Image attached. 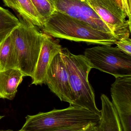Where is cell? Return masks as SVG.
I'll return each mask as SVG.
<instances>
[{"instance_id":"7","label":"cell","mask_w":131,"mask_h":131,"mask_svg":"<svg viewBox=\"0 0 131 131\" xmlns=\"http://www.w3.org/2000/svg\"><path fill=\"white\" fill-rule=\"evenodd\" d=\"M98 16L107 25L117 40L130 37L131 22L126 20V14L120 8L105 0H87Z\"/></svg>"},{"instance_id":"21","label":"cell","mask_w":131,"mask_h":131,"mask_svg":"<svg viewBox=\"0 0 131 131\" xmlns=\"http://www.w3.org/2000/svg\"><path fill=\"white\" fill-rule=\"evenodd\" d=\"M105 1L108 2H109L110 4H111L112 5H114L115 7L120 8L119 7V6H118L117 3V2H116V1H115V0H105Z\"/></svg>"},{"instance_id":"25","label":"cell","mask_w":131,"mask_h":131,"mask_svg":"<svg viewBox=\"0 0 131 131\" xmlns=\"http://www.w3.org/2000/svg\"><path fill=\"white\" fill-rule=\"evenodd\" d=\"M0 97H1V96H0Z\"/></svg>"},{"instance_id":"5","label":"cell","mask_w":131,"mask_h":131,"mask_svg":"<svg viewBox=\"0 0 131 131\" xmlns=\"http://www.w3.org/2000/svg\"><path fill=\"white\" fill-rule=\"evenodd\" d=\"M93 68L118 77L131 75V56L117 47L101 45L85 49L84 54Z\"/></svg>"},{"instance_id":"9","label":"cell","mask_w":131,"mask_h":131,"mask_svg":"<svg viewBox=\"0 0 131 131\" xmlns=\"http://www.w3.org/2000/svg\"><path fill=\"white\" fill-rule=\"evenodd\" d=\"M45 84L61 101L68 102L72 106L73 93L61 53L57 54L54 57L49 66L47 71Z\"/></svg>"},{"instance_id":"16","label":"cell","mask_w":131,"mask_h":131,"mask_svg":"<svg viewBox=\"0 0 131 131\" xmlns=\"http://www.w3.org/2000/svg\"><path fill=\"white\" fill-rule=\"evenodd\" d=\"M44 21L55 11L54 7L50 0H31Z\"/></svg>"},{"instance_id":"24","label":"cell","mask_w":131,"mask_h":131,"mask_svg":"<svg viewBox=\"0 0 131 131\" xmlns=\"http://www.w3.org/2000/svg\"><path fill=\"white\" fill-rule=\"evenodd\" d=\"M3 117V116H1V115H0V120H1V118H2Z\"/></svg>"},{"instance_id":"19","label":"cell","mask_w":131,"mask_h":131,"mask_svg":"<svg viewBox=\"0 0 131 131\" xmlns=\"http://www.w3.org/2000/svg\"><path fill=\"white\" fill-rule=\"evenodd\" d=\"M85 127H77L73 128H68V129H63V130H57L49 131H83ZM17 131H24L20 130Z\"/></svg>"},{"instance_id":"13","label":"cell","mask_w":131,"mask_h":131,"mask_svg":"<svg viewBox=\"0 0 131 131\" xmlns=\"http://www.w3.org/2000/svg\"><path fill=\"white\" fill-rule=\"evenodd\" d=\"M24 76L18 69L0 70V98L14 99Z\"/></svg>"},{"instance_id":"11","label":"cell","mask_w":131,"mask_h":131,"mask_svg":"<svg viewBox=\"0 0 131 131\" xmlns=\"http://www.w3.org/2000/svg\"><path fill=\"white\" fill-rule=\"evenodd\" d=\"M5 5L12 8L19 16V20L41 29L44 21L31 0H2Z\"/></svg>"},{"instance_id":"18","label":"cell","mask_w":131,"mask_h":131,"mask_svg":"<svg viewBox=\"0 0 131 131\" xmlns=\"http://www.w3.org/2000/svg\"><path fill=\"white\" fill-rule=\"evenodd\" d=\"M117 3L119 7L126 14L127 17H128V20L131 22V12L128 10L127 4V0H115Z\"/></svg>"},{"instance_id":"4","label":"cell","mask_w":131,"mask_h":131,"mask_svg":"<svg viewBox=\"0 0 131 131\" xmlns=\"http://www.w3.org/2000/svg\"><path fill=\"white\" fill-rule=\"evenodd\" d=\"M11 34L17 58L18 69L24 76L33 78L45 33L33 25L20 20Z\"/></svg>"},{"instance_id":"1","label":"cell","mask_w":131,"mask_h":131,"mask_svg":"<svg viewBox=\"0 0 131 131\" xmlns=\"http://www.w3.org/2000/svg\"><path fill=\"white\" fill-rule=\"evenodd\" d=\"M41 29L53 38L90 44L112 46L117 41L112 34L96 30L86 22L55 10Z\"/></svg>"},{"instance_id":"14","label":"cell","mask_w":131,"mask_h":131,"mask_svg":"<svg viewBox=\"0 0 131 131\" xmlns=\"http://www.w3.org/2000/svg\"><path fill=\"white\" fill-rule=\"evenodd\" d=\"M18 69L17 58L11 34L0 43V70Z\"/></svg>"},{"instance_id":"8","label":"cell","mask_w":131,"mask_h":131,"mask_svg":"<svg viewBox=\"0 0 131 131\" xmlns=\"http://www.w3.org/2000/svg\"><path fill=\"white\" fill-rule=\"evenodd\" d=\"M111 94L123 131H131V75L116 78Z\"/></svg>"},{"instance_id":"10","label":"cell","mask_w":131,"mask_h":131,"mask_svg":"<svg viewBox=\"0 0 131 131\" xmlns=\"http://www.w3.org/2000/svg\"><path fill=\"white\" fill-rule=\"evenodd\" d=\"M62 48L59 40L45 34L41 52L38 59L32 84L35 85L45 84L47 71L53 58L61 53Z\"/></svg>"},{"instance_id":"22","label":"cell","mask_w":131,"mask_h":131,"mask_svg":"<svg viewBox=\"0 0 131 131\" xmlns=\"http://www.w3.org/2000/svg\"><path fill=\"white\" fill-rule=\"evenodd\" d=\"M127 4L128 7V10L130 12H131V0H127Z\"/></svg>"},{"instance_id":"3","label":"cell","mask_w":131,"mask_h":131,"mask_svg":"<svg viewBox=\"0 0 131 131\" xmlns=\"http://www.w3.org/2000/svg\"><path fill=\"white\" fill-rule=\"evenodd\" d=\"M61 53L73 93L72 106L85 108L100 116V111L96 106L94 92L88 79L92 65L84 55H75L66 48H62Z\"/></svg>"},{"instance_id":"20","label":"cell","mask_w":131,"mask_h":131,"mask_svg":"<svg viewBox=\"0 0 131 131\" xmlns=\"http://www.w3.org/2000/svg\"><path fill=\"white\" fill-rule=\"evenodd\" d=\"M83 131H98L97 125H89L86 127Z\"/></svg>"},{"instance_id":"17","label":"cell","mask_w":131,"mask_h":131,"mask_svg":"<svg viewBox=\"0 0 131 131\" xmlns=\"http://www.w3.org/2000/svg\"><path fill=\"white\" fill-rule=\"evenodd\" d=\"M115 44L123 53L131 56V40L130 37L117 40Z\"/></svg>"},{"instance_id":"2","label":"cell","mask_w":131,"mask_h":131,"mask_svg":"<svg viewBox=\"0 0 131 131\" xmlns=\"http://www.w3.org/2000/svg\"><path fill=\"white\" fill-rule=\"evenodd\" d=\"M99 120L100 116L93 112L70 105L65 109H54L48 112L28 115L21 130L49 131L85 127L90 124L97 125Z\"/></svg>"},{"instance_id":"12","label":"cell","mask_w":131,"mask_h":131,"mask_svg":"<svg viewBox=\"0 0 131 131\" xmlns=\"http://www.w3.org/2000/svg\"><path fill=\"white\" fill-rule=\"evenodd\" d=\"M102 109L98 131H123L118 115L112 102L105 94L101 96Z\"/></svg>"},{"instance_id":"15","label":"cell","mask_w":131,"mask_h":131,"mask_svg":"<svg viewBox=\"0 0 131 131\" xmlns=\"http://www.w3.org/2000/svg\"><path fill=\"white\" fill-rule=\"evenodd\" d=\"M21 21L7 9L0 6V43L20 25Z\"/></svg>"},{"instance_id":"6","label":"cell","mask_w":131,"mask_h":131,"mask_svg":"<svg viewBox=\"0 0 131 131\" xmlns=\"http://www.w3.org/2000/svg\"><path fill=\"white\" fill-rule=\"evenodd\" d=\"M50 1L55 10L86 22L96 30L114 35L107 25L88 4L87 0Z\"/></svg>"},{"instance_id":"23","label":"cell","mask_w":131,"mask_h":131,"mask_svg":"<svg viewBox=\"0 0 131 131\" xmlns=\"http://www.w3.org/2000/svg\"><path fill=\"white\" fill-rule=\"evenodd\" d=\"M0 131H14L11 130H1Z\"/></svg>"}]
</instances>
